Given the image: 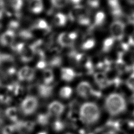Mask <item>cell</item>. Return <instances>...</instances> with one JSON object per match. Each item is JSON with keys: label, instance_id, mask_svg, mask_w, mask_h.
Here are the masks:
<instances>
[{"label": "cell", "instance_id": "cell-1", "mask_svg": "<svg viewBox=\"0 0 134 134\" xmlns=\"http://www.w3.org/2000/svg\"><path fill=\"white\" fill-rule=\"evenodd\" d=\"M105 108L111 116H117L124 113L127 109V102L124 96L118 93H112L106 98Z\"/></svg>", "mask_w": 134, "mask_h": 134}, {"label": "cell", "instance_id": "cell-2", "mask_svg": "<svg viewBox=\"0 0 134 134\" xmlns=\"http://www.w3.org/2000/svg\"><path fill=\"white\" fill-rule=\"evenodd\" d=\"M100 111L98 105L93 102L83 104L79 110V117L81 121L87 125L97 122L100 118Z\"/></svg>", "mask_w": 134, "mask_h": 134}, {"label": "cell", "instance_id": "cell-3", "mask_svg": "<svg viewBox=\"0 0 134 134\" xmlns=\"http://www.w3.org/2000/svg\"><path fill=\"white\" fill-rule=\"evenodd\" d=\"M38 106L37 98L32 95L25 97L20 104L21 111L25 115H30L35 112Z\"/></svg>", "mask_w": 134, "mask_h": 134}, {"label": "cell", "instance_id": "cell-4", "mask_svg": "<svg viewBox=\"0 0 134 134\" xmlns=\"http://www.w3.org/2000/svg\"><path fill=\"white\" fill-rule=\"evenodd\" d=\"M12 48L20 54L21 60L24 62H28L32 60L35 54L31 45L23 42H20Z\"/></svg>", "mask_w": 134, "mask_h": 134}, {"label": "cell", "instance_id": "cell-5", "mask_svg": "<svg viewBox=\"0 0 134 134\" xmlns=\"http://www.w3.org/2000/svg\"><path fill=\"white\" fill-rule=\"evenodd\" d=\"M125 28V25L124 22L118 20L113 21L109 27L111 37L115 40H121L124 36Z\"/></svg>", "mask_w": 134, "mask_h": 134}, {"label": "cell", "instance_id": "cell-6", "mask_svg": "<svg viewBox=\"0 0 134 134\" xmlns=\"http://www.w3.org/2000/svg\"><path fill=\"white\" fill-rule=\"evenodd\" d=\"M76 92L81 97L88 98L93 93V90L88 82L82 81L77 85Z\"/></svg>", "mask_w": 134, "mask_h": 134}, {"label": "cell", "instance_id": "cell-7", "mask_svg": "<svg viewBox=\"0 0 134 134\" xmlns=\"http://www.w3.org/2000/svg\"><path fill=\"white\" fill-rule=\"evenodd\" d=\"M64 110V105L57 100L52 102L48 107V114L54 117L60 116Z\"/></svg>", "mask_w": 134, "mask_h": 134}, {"label": "cell", "instance_id": "cell-8", "mask_svg": "<svg viewBox=\"0 0 134 134\" xmlns=\"http://www.w3.org/2000/svg\"><path fill=\"white\" fill-rule=\"evenodd\" d=\"M35 70L31 67L25 66L21 68L18 72L19 80L28 81L32 80L35 76Z\"/></svg>", "mask_w": 134, "mask_h": 134}, {"label": "cell", "instance_id": "cell-9", "mask_svg": "<svg viewBox=\"0 0 134 134\" xmlns=\"http://www.w3.org/2000/svg\"><path fill=\"white\" fill-rule=\"evenodd\" d=\"M15 39V31L7 30L0 36V43L3 46H11Z\"/></svg>", "mask_w": 134, "mask_h": 134}, {"label": "cell", "instance_id": "cell-10", "mask_svg": "<svg viewBox=\"0 0 134 134\" xmlns=\"http://www.w3.org/2000/svg\"><path fill=\"white\" fill-rule=\"evenodd\" d=\"M110 12L112 15L117 18L121 17L124 16L119 0H107Z\"/></svg>", "mask_w": 134, "mask_h": 134}, {"label": "cell", "instance_id": "cell-11", "mask_svg": "<svg viewBox=\"0 0 134 134\" xmlns=\"http://www.w3.org/2000/svg\"><path fill=\"white\" fill-rule=\"evenodd\" d=\"M58 43L62 47H69L73 44L74 40L71 38L69 33L62 32L58 37Z\"/></svg>", "mask_w": 134, "mask_h": 134}, {"label": "cell", "instance_id": "cell-12", "mask_svg": "<svg viewBox=\"0 0 134 134\" xmlns=\"http://www.w3.org/2000/svg\"><path fill=\"white\" fill-rule=\"evenodd\" d=\"M30 10L34 14H39L43 9L42 0H30L29 2Z\"/></svg>", "mask_w": 134, "mask_h": 134}, {"label": "cell", "instance_id": "cell-13", "mask_svg": "<svg viewBox=\"0 0 134 134\" xmlns=\"http://www.w3.org/2000/svg\"><path fill=\"white\" fill-rule=\"evenodd\" d=\"M75 76L74 70L69 68H63L61 71V76L62 80L66 82L72 81Z\"/></svg>", "mask_w": 134, "mask_h": 134}, {"label": "cell", "instance_id": "cell-14", "mask_svg": "<svg viewBox=\"0 0 134 134\" xmlns=\"http://www.w3.org/2000/svg\"><path fill=\"white\" fill-rule=\"evenodd\" d=\"M95 80L97 83L101 87H106L110 83L106 75L104 72H98L95 75Z\"/></svg>", "mask_w": 134, "mask_h": 134}, {"label": "cell", "instance_id": "cell-15", "mask_svg": "<svg viewBox=\"0 0 134 134\" xmlns=\"http://www.w3.org/2000/svg\"><path fill=\"white\" fill-rule=\"evenodd\" d=\"M67 21V17L62 13H57L53 17V23L57 26H64Z\"/></svg>", "mask_w": 134, "mask_h": 134}, {"label": "cell", "instance_id": "cell-16", "mask_svg": "<svg viewBox=\"0 0 134 134\" xmlns=\"http://www.w3.org/2000/svg\"><path fill=\"white\" fill-rule=\"evenodd\" d=\"M33 27L37 29L45 31L50 30V27L48 23L43 19H38L36 20L34 24Z\"/></svg>", "mask_w": 134, "mask_h": 134}, {"label": "cell", "instance_id": "cell-17", "mask_svg": "<svg viewBox=\"0 0 134 134\" xmlns=\"http://www.w3.org/2000/svg\"><path fill=\"white\" fill-rule=\"evenodd\" d=\"M115 40L112 37H110L106 38L103 42V46H102L103 51L105 52H109L111 49L114 45Z\"/></svg>", "mask_w": 134, "mask_h": 134}, {"label": "cell", "instance_id": "cell-18", "mask_svg": "<svg viewBox=\"0 0 134 134\" xmlns=\"http://www.w3.org/2000/svg\"><path fill=\"white\" fill-rule=\"evenodd\" d=\"M72 92L73 90L71 87L65 86L60 88L59 91V95L62 98L66 99L70 97L72 94Z\"/></svg>", "mask_w": 134, "mask_h": 134}, {"label": "cell", "instance_id": "cell-19", "mask_svg": "<svg viewBox=\"0 0 134 134\" xmlns=\"http://www.w3.org/2000/svg\"><path fill=\"white\" fill-rule=\"evenodd\" d=\"M105 19V14L103 12H97L94 18V26H100L103 25Z\"/></svg>", "mask_w": 134, "mask_h": 134}, {"label": "cell", "instance_id": "cell-20", "mask_svg": "<svg viewBox=\"0 0 134 134\" xmlns=\"http://www.w3.org/2000/svg\"><path fill=\"white\" fill-rule=\"evenodd\" d=\"M95 44V39L92 37H88L84 39V41L82 44V48L84 50H89L93 48Z\"/></svg>", "mask_w": 134, "mask_h": 134}, {"label": "cell", "instance_id": "cell-21", "mask_svg": "<svg viewBox=\"0 0 134 134\" xmlns=\"http://www.w3.org/2000/svg\"><path fill=\"white\" fill-rule=\"evenodd\" d=\"M6 116L10 120L15 121L16 120L18 117V111L16 108L9 107L6 110Z\"/></svg>", "mask_w": 134, "mask_h": 134}, {"label": "cell", "instance_id": "cell-22", "mask_svg": "<svg viewBox=\"0 0 134 134\" xmlns=\"http://www.w3.org/2000/svg\"><path fill=\"white\" fill-rule=\"evenodd\" d=\"M43 81L46 85H49L53 80L54 76L53 72L50 70H46L43 73Z\"/></svg>", "mask_w": 134, "mask_h": 134}, {"label": "cell", "instance_id": "cell-23", "mask_svg": "<svg viewBox=\"0 0 134 134\" xmlns=\"http://www.w3.org/2000/svg\"><path fill=\"white\" fill-rule=\"evenodd\" d=\"M12 7L16 11L18 12L23 6V0H8Z\"/></svg>", "mask_w": 134, "mask_h": 134}, {"label": "cell", "instance_id": "cell-24", "mask_svg": "<svg viewBox=\"0 0 134 134\" xmlns=\"http://www.w3.org/2000/svg\"><path fill=\"white\" fill-rule=\"evenodd\" d=\"M53 6L58 8H61L65 7L68 3V0H50Z\"/></svg>", "mask_w": 134, "mask_h": 134}, {"label": "cell", "instance_id": "cell-25", "mask_svg": "<svg viewBox=\"0 0 134 134\" xmlns=\"http://www.w3.org/2000/svg\"><path fill=\"white\" fill-rule=\"evenodd\" d=\"M126 85L129 90L134 93V73H131L127 79Z\"/></svg>", "mask_w": 134, "mask_h": 134}, {"label": "cell", "instance_id": "cell-26", "mask_svg": "<svg viewBox=\"0 0 134 134\" xmlns=\"http://www.w3.org/2000/svg\"><path fill=\"white\" fill-rule=\"evenodd\" d=\"M39 91L41 96H48L51 93V89L49 86H48V85H45L40 86L39 89Z\"/></svg>", "mask_w": 134, "mask_h": 134}, {"label": "cell", "instance_id": "cell-27", "mask_svg": "<svg viewBox=\"0 0 134 134\" xmlns=\"http://www.w3.org/2000/svg\"><path fill=\"white\" fill-rule=\"evenodd\" d=\"M19 35L23 39H30L33 37L32 33L28 30H21L19 32Z\"/></svg>", "mask_w": 134, "mask_h": 134}, {"label": "cell", "instance_id": "cell-28", "mask_svg": "<svg viewBox=\"0 0 134 134\" xmlns=\"http://www.w3.org/2000/svg\"><path fill=\"white\" fill-rule=\"evenodd\" d=\"M14 132V128L12 126H6L2 131L3 134H12Z\"/></svg>", "mask_w": 134, "mask_h": 134}, {"label": "cell", "instance_id": "cell-29", "mask_svg": "<svg viewBox=\"0 0 134 134\" xmlns=\"http://www.w3.org/2000/svg\"><path fill=\"white\" fill-rule=\"evenodd\" d=\"M88 4L93 8H97L99 5V0H87Z\"/></svg>", "mask_w": 134, "mask_h": 134}, {"label": "cell", "instance_id": "cell-30", "mask_svg": "<svg viewBox=\"0 0 134 134\" xmlns=\"http://www.w3.org/2000/svg\"><path fill=\"white\" fill-rule=\"evenodd\" d=\"M48 120V116L47 115H39L38 117V121L39 123L42 124H46Z\"/></svg>", "mask_w": 134, "mask_h": 134}, {"label": "cell", "instance_id": "cell-31", "mask_svg": "<svg viewBox=\"0 0 134 134\" xmlns=\"http://www.w3.org/2000/svg\"><path fill=\"white\" fill-rule=\"evenodd\" d=\"M127 20L130 24L134 25V11L132 12L130 14L127 16Z\"/></svg>", "mask_w": 134, "mask_h": 134}, {"label": "cell", "instance_id": "cell-32", "mask_svg": "<svg viewBox=\"0 0 134 134\" xmlns=\"http://www.w3.org/2000/svg\"><path fill=\"white\" fill-rule=\"evenodd\" d=\"M128 43L129 44V46L134 47V31L129 36Z\"/></svg>", "mask_w": 134, "mask_h": 134}, {"label": "cell", "instance_id": "cell-33", "mask_svg": "<svg viewBox=\"0 0 134 134\" xmlns=\"http://www.w3.org/2000/svg\"><path fill=\"white\" fill-rule=\"evenodd\" d=\"M63 128V125L62 123H61V122L60 121H56L54 123V128L56 130H61Z\"/></svg>", "mask_w": 134, "mask_h": 134}, {"label": "cell", "instance_id": "cell-34", "mask_svg": "<svg viewBox=\"0 0 134 134\" xmlns=\"http://www.w3.org/2000/svg\"><path fill=\"white\" fill-rule=\"evenodd\" d=\"M70 1L74 5H79V3L81 2L82 0H70Z\"/></svg>", "mask_w": 134, "mask_h": 134}, {"label": "cell", "instance_id": "cell-35", "mask_svg": "<svg viewBox=\"0 0 134 134\" xmlns=\"http://www.w3.org/2000/svg\"><path fill=\"white\" fill-rule=\"evenodd\" d=\"M129 99H130V102L131 103L134 104V93H133V94L130 96Z\"/></svg>", "mask_w": 134, "mask_h": 134}, {"label": "cell", "instance_id": "cell-36", "mask_svg": "<svg viewBox=\"0 0 134 134\" xmlns=\"http://www.w3.org/2000/svg\"><path fill=\"white\" fill-rule=\"evenodd\" d=\"M2 14L0 13V29L2 27Z\"/></svg>", "mask_w": 134, "mask_h": 134}, {"label": "cell", "instance_id": "cell-37", "mask_svg": "<svg viewBox=\"0 0 134 134\" xmlns=\"http://www.w3.org/2000/svg\"><path fill=\"white\" fill-rule=\"evenodd\" d=\"M131 4H134V0H127Z\"/></svg>", "mask_w": 134, "mask_h": 134}, {"label": "cell", "instance_id": "cell-38", "mask_svg": "<svg viewBox=\"0 0 134 134\" xmlns=\"http://www.w3.org/2000/svg\"><path fill=\"white\" fill-rule=\"evenodd\" d=\"M38 134H47V133L46 132H40L38 133Z\"/></svg>", "mask_w": 134, "mask_h": 134}, {"label": "cell", "instance_id": "cell-39", "mask_svg": "<svg viewBox=\"0 0 134 134\" xmlns=\"http://www.w3.org/2000/svg\"><path fill=\"white\" fill-rule=\"evenodd\" d=\"M132 115H133V117H134V110L133 111V113H132Z\"/></svg>", "mask_w": 134, "mask_h": 134}, {"label": "cell", "instance_id": "cell-40", "mask_svg": "<svg viewBox=\"0 0 134 134\" xmlns=\"http://www.w3.org/2000/svg\"><path fill=\"white\" fill-rule=\"evenodd\" d=\"M68 134H72V133H68Z\"/></svg>", "mask_w": 134, "mask_h": 134}]
</instances>
